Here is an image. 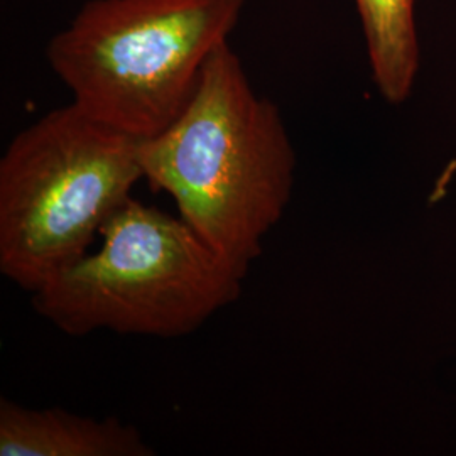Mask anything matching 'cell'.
Masks as SVG:
<instances>
[{"label": "cell", "instance_id": "obj_2", "mask_svg": "<svg viewBox=\"0 0 456 456\" xmlns=\"http://www.w3.org/2000/svg\"><path fill=\"white\" fill-rule=\"evenodd\" d=\"M247 0H90L49 41L73 103L146 141L169 127Z\"/></svg>", "mask_w": 456, "mask_h": 456}, {"label": "cell", "instance_id": "obj_6", "mask_svg": "<svg viewBox=\"0 0 456 456\" xmlns=\"http://www.w3.org/2000/svg\"><path fill=\"white\" fill-rule=\"evenodd\" d=\"M372 77L391 103L409 97L419 69L416 0H355Z\"/></svg>", "mask_w": 456, "mask_h": 456}, {"label": "cell", "instance_id": "obj_1", "mask_svg": "<svg viewBox=\"0 0 456 456\" xmlns=\"http://www.w3.org/2000/svg\"><path fill=\"white\" fill-rule=\"evenodd\" d=\"M142 176L242 276L293 193V146L276 105L248 82L224 43L176 120L141 141Z\"/></svg>", "mask_w": 456, "mask_h": 456}, {"label": "cell", "instance_id": "obj_3", "mask_svg": "<svg viewBox=\"0 0 456 456\" xmlns=\"http://www.w3.org/2000/svg\"><path fill=\"white\" fill-rule=\"evenodd\" d=\"M100 235L97 252L33 293L36 313L65 335L178 338L240 297L244 276L181 216L131 198Z\"/></svg>", "mask_w": 456, "mask_h": 456}, {"label": "cell", "instance_id": "obj_5", "mask_svg": "<svg viewBox=\"0 0 456 456\" xmlns=\"http://www.w3.org/2000/svg\"><path fill=\"white\" fill-rule=\"evenodd\" d=\"M132 426L65 409H33L0 401V456H152Z\"/></svg>", "mask_w": 456, "mask_h": 456}, {"label": "cell", "instance_id": "obj_4", "mask_svg": "<svg viewBox=\"0 0 456 456\" xmlns=\"http://www.w3.org/2000/svg\"><path fill=\"white\" fill-rule=\"evenodd\" d=\"M139 144L73 102L19 132L0 159V273L33 294L86 256L144 180Z\"/></svg>", "mask_w": 456, "mask_h": 456}]
</instances>
